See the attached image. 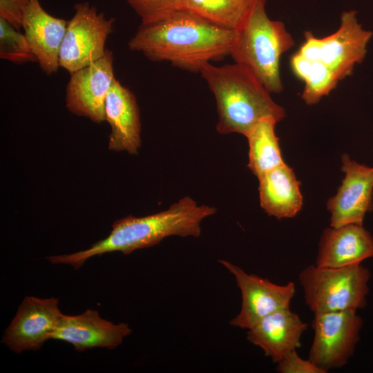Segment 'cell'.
Instances as JSON below:
<instances>
[{
	"label": "cell",
	"instance_id": "obj_13",
	"mask_svg": "<svg viewBox=\"0 0 373 373\" xmlns=\"http://www.w3.org/2000/svg\"><path fill=\"white\" fill-rule=\"evenodd\" d=\"M132 329L124 323L114 324L87 309L79 315L62 314L50 339L71 344L79 352L94 347L115 349L130 335Z\"/></svg>",
	"mask_w": 373,
	"mask_h": 373
},
{
	"label": "cell",
	"instance_id": "obj_2",
	"mask_svg": "<svg viewBox=\"0 0 373 373\" xmlns=\"http://www.w3.org/2000/svg\"><path fill=\"white\" fill-rule=\"evenodd\" d=\"M216 211L214 207L198 205L193 198L185 196L164 211L143 217L128 215L115 221L106 238L85 250L48 256L47 260L52 264L70 265L77 270L95 256L113 251L128 255L156 245L170 236L198 238L202 220Z\"/></svg>",
	"mask_w": 373,
	"mask_h": 373
},
{
	"label": "cell",
	"instance_id": "obj_18",
	"mask_svg": "<svg viewBox=\"0 0 373 373\" xmlns=\"http://www.w3.org/2000/svg\"><path fill=\"white\" fill-rule=\"evenodd\" d=\"M260 204L266 213L279 220L296 216L303 207L300 183L285 163L259 178Z\"/></svg>",
	"mask_w": 373,
	"mask_h": 373
},
{
	"label": "cell",
	"instance_id": "obj_10",
	"mask_svg": "<svg viewBox=\"0 0 373 373\" xmlns=\"http://www.w3.org/2000/svg\"><path fill=\"white\" fill-rule=\"evenodd\" d=\"M113 54L104 55L91 64L70 74L66 86V107L72 113L101 123L106 120L105 102L115 80Z\"/></svg>",
	"mask_w": 373,
	"mask_h": 373
},
{
	"label": "cell",
	"instance_id": "obj_23",
	"mask_svg": "<svg viewBox=\"0 0 373 373\" xmlns=\"http://www.w3.org/2000/svg\"><path fill=\"white\" fill-rule=\"evenodd\" d=\"M135 11L141 24L157 21L180 10V0H124Z\"/></svg>",
	"mask_w": 373,
	"mask_h": 373
},
{
	"label": "cell",
	"instance_id": "obj_9",
	"mask_svg": "<svg viewBox=\"0 0 373 373\" xmlns=\"http://www.w3.org/2000/svg\"><path fill=\"white\" fill-rule=\"evenodd\" d=\"M218 261L233 276L242 296L240 312L230 321L231 325L248 329L265 316L289 308L296 294L293 282L277 285L267 278L248 274L229 261Z\"/></svg>",
	"mask_w": 373,
	"mask_h": 373
},
{
	"label": "cell",
	"instance_id": "obj_19",
	"mask_svg": "<svg viewBox=\"0 0 373 373\" xmlns=\"http://www.w3.org/2000/svg\"><path fill=\"white\" fill-rule=\"evenodd\" d=\"M274 119H265L256 123L245 135L249 144L248 168L259 178L264 173L285 164Z\"/></svg>",
	"mask_w": 373,
	"mask_h": 373
},
{
	"label": "cell",
	"instance_id": "obj_16",
	"mask_svg": "<svg viewBox=\"0 0 373 373\" xmlns=\"http://www.w3.org/2000/svg\"><path fill=\"white\" fill-rule=\"evenodd\" d=\"M373 257V236L363 225L345 224L324 229L316 265L344 267Z\"/></svg>",
	"mask_w": 373,
	"mask_h": 373
},
{
	"label": "cell",
	"instance_id": "obj_11",
	"mask_svg": "<svg viewBox=\"0 0 373 373\" xmlns=\"http://www.w3.org/2000/svg\"><path fill=\"white\" fill-rule=\"evenodd\" d=\"M59 299L26 296L5 330L1 343L15 353L40 349L50 339L63 314Z\"/></svg>",
	"mask_w": 373,
	"mask_h": 373
},
{
	"label": "cell",
	"instance_id": "obj_25",
	"mask_svg": "<svg viewBox=\"0 0 373 373\" xmlns=\"http://www.w3.org/2000/svg\"><path fill=\"white\" fill-rule=\"evenodd\" d=\"M30 0H0V17L16 29L22 28L23 12Z\"/></svg>",
	"mask_w": 373,
	"mask_h": 373
},
{
	"label": "cell",
	"instance_id": "obj_5",
	"mask_svg": "<svg viewBox=\"0 0 373 373\" xmlns=\"http://www.w3.org/2000/svg\"><path fill=\"white\" fill-rule=\"evenodd\" d=\"M370 278L369 269L361 264L344 267L312 265L298 275L305 303L314 314L363 309Z\"/></svg>",
	"mask_w": 373,
	"mask_h": 373
},
{
	"label": "cell",
	"instance_id": "obj_17",
	"mask_svg": "<svg viewBox=\"0 0 373 373\" xmlns=\"http://www.w3.org/2000/svg\"><path fill=\"white\" fill-rule=\"evenodd\" d=\"M307 325L289 308L273 312L247 329V339L266 356L278 363L285 354L301 346Z\"/></svg>",
	"mask_w": 373,
	"mask_h": 373
},
{
	"label": "cell",
	"instance_id": "obj_8",
	"mask_svg": "<svg viewBox=\"0 0 373 373\" xmlns=\"http://www.w3.org/2000/svg\"><path fill=\"white\" fill-rule=\"evenodd\" d=\"M309 359L323 370L341 368L353 356L363 321L355 310L314 314Z\"/></svg>",
	"mask_w": 373,
	"mask_h": 373
},
{
	"label": "cell",
	"instance_id": "obj_7",
	"mask_svg": "<svg viewBox=\"0 0 373 373\" xmlns=\"http://www.w3.org/2000/svg\"><path fill=\"white\" fill-rule=\"evenodd\" d=\"M68 22L59 51V66L70 74L100 59L113 31L114 18H107L88 2L77 3Z\"/></svg>",
	"mask_w": 373,
	"mask_h": 373
},
{
	"label": "cell",
	"instance_id": "obj_22",
	"mask_svg": "<svg viewBox=\"0 0 373 373\" xmlns=\"http://www.w3.org/2000/svg\"><path fill=\"white\" fill-rule=\"evenodd\" d=\"M0 57L17 64L37 61L25 35L1 17Z\"/></svg>",
	"mask_w": 373,
	"mask_h": 373
},
{
	"label": "cell",
	"instance_id": "obj_4",
	"mask_svg": "<svg viewBox=\"0 0 373 373\" xmlns=\"http://www.w3.org/2000/svg\"><path fill=\"white\" fill-rule=\"evenodd\" d=\"M266 0H253L236 37L230 55L236 63L249 69L270 92L283 90L280 64L282 55L294 46L285 24L269 18Z\"/></svg>",
	"mask_w": 373,
	"mask_h": 373
},
{
	"label": "cell",
	"instance_id": "obj_6",
	"mask_svg": "<svg viewBox=\"0 0 373 373\" xmlns=\"http://www.w3.org/2000/svg\"><path fill=\"white\" fill-rule=\"evenodd\" d=\"M373 32L358 22L356 12L345 11L341 15L338 30L325 37H317L310 31L304 33V41L296 51L332 72L340 82L353 73L367 52Z\"/></svg>",
	"mask_w": 373,
	"mask_h": 373
},
{
	"label": "cell",
	"instance_id": "obj_21",
	"mask_svg": "<svg viewBox=\"0 0 373 373\" xmlns=\"http://www.w3.org/2000/svg\"><path fill=\"white\" fill-rule=\"evenodd\" d=\"M293 73L304 83L301 97L307 105L317 104L334 90L339 81L321 64L296 52L290 59Z\"/></svg>",
	"mask_w": 373,
	"mask_h": 373
},
{
	"label": "cell",
	"instance_id": "obj_1",
	"mask_svg": "<svg viewBox=\"0 0 373 373\" xmlns=\"http://www.w3.org/2000/svg\"><path fill=\"white\" fill-rule=\"evenodd\" d=\"M235 37L236 30L180 9L157 21L140 24L128 46L151 61L200 72L211 61L229 55Z\"/></svg>",
	"mask_w": 373,
	"mask_h": 373
},
{
	"label": "cell",
	"instance_id": "obj_14",
	"mask_svg": "<svg viewBox=\"0 0 373 373\" xmlns=\"http://www.w3.org/2000/svg\"><path fill=\"white\" fill-rule=\"evenodd\" d=\"M67 21L48 13L39 0H30L23 10L22 28L41 69L55 73L59 66V51Z\"/></svg>",
	"mask_w": 373,
	"mask_h": 373
},
{
	"label": "cell",
	"instance_id": "obj_15",
	"mask_svg": "<svg viewBox=\"0 0 373 373\" xmlns=\"http://www.w3.org/2000/svg\"><path fill=\"white\" fill-rule=\"evenodd\" d=\"M105 117L111 128L108 149L137 154L142 140L137 99L132 91L116 79L106 96Z\"/></svg>",
	"mask_w": 373,
	"mask_h": 373
},
{
	"label": "cell",
	"instance_id": "obj_20",
	"mask_svg": "<svg viewBox=\"0 0 373 373\" xmlns=\"http://www.w3.org/2000/svg\"><path fill=\"white\" fill-rule=\"evenodd\" d=\"M253 0H180V9L213 24L237 30L243 23Z\"/></svg>",
	"mask_w": 373,
	"mask_h": 373
},
{
	"label": "cell",
	"instance_id": "obj_3",
	"mask_svg": "<svg viewBox=\"0 0 373 373\" xmlns=\"http://www.w3.org/2000/svg\"><path fill=\"white\" fill-rule=\"evenodd\" d=\"M214 95L220 134L236 133L244 136L258 122H280L285 109L276 103L270 92L245 66L234 63L220 66L206 64L200 71Z\"/></svg>",
	"mask_w": 373,
	"mask_h": 373
},
{
	"label": "cell",
	"instance_id": "obj_24",
	"mask_svg": "<svg viewBox=\"0 0 373 373\" xmlns=\"http://www.w3.org/2000/svg\"><path fill=\"white\" fill-rule=\"evenodd\" d=\"M276 363V371L280 373H326L309 358H302L296 350L287 353Z\"/></svg>",
	"mask_w": 373,
	"mask_h": 373
},
{
	"label": "cell",
	"instance_id": "obj_12",
	"mask_svg": "<svg viewBox=\"0 0 373 373\" xmlns=\"http://www.w3.org/2000/svg\"><path fill=\"white\" fill-rule=\"evenodd\" d=\"M341 162L344 178L327 203L330 226L363 225L366 213L373 210V166L352 160L347 154Z\"/></svg>",
	"mask_w": 373,
	"mask_h": 373
}]
</instances>
